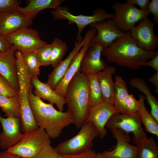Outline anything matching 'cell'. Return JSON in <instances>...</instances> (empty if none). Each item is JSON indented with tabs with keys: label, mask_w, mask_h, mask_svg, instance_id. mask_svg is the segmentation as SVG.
I'll list each match as a JSON object with an SVG mask.
<instances>
[{
	"label": "cell",
	"mask_w": 158,
	"mask_h": 158,
	"mask_svg": "<svg viewBox=\"0 0 158 158\" xmlns=\"http://www.w3.org/2000/svg\"><path fill=\"white\" fill-rule=\"evenodd\" d=\"M158 53L157 51H146L139 48L128 31L111 46L104 49L102 54L110 63L136 70L141 66H147V61Z\"/></svg>",
	"instance_id": "6da1fadb"
},
{
	"label": "cell",
	"mask_w": 158,
	"mask_h": 158,
	"mask_svg": "<svg viewBox=\"0 0 158 158\" xmlns=\"http://www.w3.org/2000/svg\"><path fill=\"white\" fill-rule=\"evenodd\" d=\"M51 13L55 20H66L68 21L69 24H75L77 25L78 28L77 40L82 37V32L88 25L101 22L107 19L112 18L114 16V13H108L106 10L101 8L95 9L92 15L88 16L73 15L69 11L67 8L61 7L53 10Z\"/></svg>",
	"instance_id": "ba28073f"
},
{
	"label": "cell",
	"mask_w": 158,
	"mask_h": 158,
	"mask_svg": "<svg viewBox=\"0 0 158 158\" xmlns=\"http://www.w3.org/2000/svg\"><path fill=\"white\" fill-rule=\"evenodd\" d=\"M111 132L117 144L113 150L102 152L105 156L108 158H136L138 146L129 144L131 140L129 135L119 129H111Z\"/></svg>",
	"instance_id": "2e32d148"
},
{
	"label": "cell",
	"mask_w": 158,
	"mask_h": 158,
	"mask_svg": "<svg viewBox=\"0 0 158 158\" xmlns=\"http://www.w3.org/2000/svg\"><path fill=\"white\" fill-rule=\"evenodd\" d=\"M30 105L38 127L44 130L50 139L59 137L66 127L73 123L71 114L55 109L44 102L32 91L29 94Z\"/></svg>",
	"instance_id": "7a4b0ae2"
},
{
	"label": "cell",
	"mask_w": 158,
	"mask_h": 158,
	"mask_svg": "<svg viewBox=\"0 0 158 158\" xmlns=\"http://www.w3.org/2000/svg\"><path fill=\"white\" fill-rule=\"evenodd\" d=\"M31 81L34 87L35 95L53 105L55 104L59 110L63 111L64 105L66 104L64 97L58 94L46 83L41 82L38 77L32 78Z\"/></svg>",
	"instance_id": "44dd1931"
},
{
	"label": "cell",
	"mask_w": 158,
	"mask_h": 158,
	"mask_svg": "<svg viewBox=\"0 0 158 158\" xmlns=\"http://www.w3.org/2000/svg\"><path fill=\"white\" fill-rule=\"evenodd\" d=\"M0 108L6 117H20V103L18 95L11 97L0 95Z\"/></svg>",
	"instance_id": "4316f807"
},
{
	"label": "cell",
	"mask_w": 158,
	"mask_h": 158,
	"mask_svg": "<svg viewBox=\"0 0 158 158\" xmlns=\"http://www.w3.org/2000/svg\"><path fill=\"white\" fill-rule=\"evenodd\" d=\"M142 124L138 114L131 115L118 113L114 115L109 118L106 126L111 129H119L126 133H133V142L138 145L148 138Z\"/></svg>",
	"instance_id": "9c48e42d"
},
{
	"label": "cell",
	"mask_w": 158,
	"mask_h": 158,
	"mask_svg": "<svg viewBox=\"0 0 158 158\" xmlns=\"http://www.w3.org/2000/svg\"><path fill=\"white\" fill-rule=\"evenodd\" d=\"M34 158H63V157L62 155L57 152L51 145H49L44 147Z\"/></svg>",
	"instance_id": "d590c367"
},
{
	"label": "cell",
	"mask_w": 158,
	"mask_h": 158,
	"mask_svg": "<svg viewBox=\"0 0 158 158\" xmlns=\"http://www.w3.org/2000/svg\"><path fill=\"white\" fill-rule=\"evenodd\" d=\"M97 30V34L91 42L101 44L104 49L111 46L117 39L124 36L126 33L118 29L111 18L90 25Z\"/></svg>",
	"instance_id": "e0dca14e"
},
{
	"label": "cell",
	"mask_w": 158,
	"mask_h": 158,
	"mask_svg": "<svg viewBox=\"0 0 158 158\" xmlns=\"http://www.w3.org/2000/svg\"><path fill=\"white\" fill-rule=\"evenodd\" d=\"M124 103L129 114L135 115L138 114V100L132 94H127Z\"/></svg>",
	"instance_id": "e575fe53"
},
{
	"label": "cell",
	"mask_w": 158,
	"mask_h": 158,
	"mask_svg": "<svg viewBox=\"0 0 158 158\" xmlns=\"http://www.w3.org/2000/svg\"><path fill=\"white\" fill-rule=\"evenodd\" d=\"M91 40H88L83 46L73 59L64 75L54 89V90L60 95L64 97L68 83L75 74L80 71L82 59L89 46Z\"/></svg>",
	"instance_id": "ffe728a7"
},
{
	"label": "cell",
	"mask_w": 158,
	"mask_h": 158,
	"mask_svg": "<svg viewBox=\"0 0 158 158\" xmlns=\"http://www.w3.org/2000/svg\"><path fill=\"white\" fill-rule=\"evenodd\" d=\"M104 49L101 44L91 42L82 59L80 71L87 75L96 73L105 69L107 65L101 58Z\"/></svg>",
	"instance_id": "9a60e30c"
},
{
	"label": "cell",
	"mask_w": 158,
	"mask_h": 158,
	"mask_svg": "<svg viewBox=\"0 0 158 158\" xmlns=\"http://www.w3.org/2000/svg\"><path fill=\"white\" fill-rule=\"evenodd\" d=\"M89 83L87 75L78 71L68 83L64 96L68 111L73 123L80 128L86 121L91 108Z\"/></svg>",
	"instance_id": "3957f363"
},
{
	"label": "cell",
	"mask_w": 158,
	"mask_h": 158,
	"mask_svg": "<svg viewBox=\"0 0 158 158\" xmlns=\"http://www.w3.org/2000/svg\"><path fill=\"white\" fill-rule=\"evenodd\" d=\"M0 95L8 97H11L18 95V92L0 74Z\"/></svg>",
	"instance_id": "836d02e7"
},
{
	"label": "cell",
	"mask_w": 158,
	"mask_h": 158,
	"mask_svg": "<svg viewBox=\"0 0 158 158\" xmlns=\"http://www.w3.org/2000/svg\"><path fill=\"white\" fill-rule=\"evenodd\" d=\"M21 1L18 0H0V13L18 11Z\"/></svg>",
	"instance_id": "d6a6232c"
},
{
	"label": "cell",
	"mask_w": 158,
	"mask_h": 158,
	"mask_svg": "<svg viewBox=\"0 0 158 158\" xmlns=\"http://www.w3.org/2000/svg\"><path fill=\"white\" fill-rule=\"evenodd\" d=\"M16 50L21 52H32L47 44L42 40L37 30L25 28L5 36Z\"/></svg>",
	"instance_id": "30bf717a"
},
{
	"label": "cell",
	"mask_w": 158,
	"mask_h": 158,
	"mask_svg": "<svg viewBox=\"0 0 158 158\" xmlns=\"http://www.w3.org/2000/svg\"><path fill=\"white\" fill-rule=\"evenodd\" d=\"M16 51L12 45L8 50L0 53V74L18 93V79L15 55Z\"/></svg>",
	"instance_id": "ac0fdd59"
},
{
	"label": "cell",
	"mask_w": 158,
	"mask_h": 158,
	"mask_svg": "<svg viewBox=\"0 0 158 158\" xmlns=\"http://www.w3.org/2000/svg\"><path fill=\"white\" fill-rule=\"evenodd\" d=\"M89 83V96L91 107L104 101L97 73L87 75Z\"/></svg>",
	"instance_id": "83f0119b"
},
{
	"label": "cell",
	"mask_w": 158,
	"mask_h": 158,
	"mask_svg": "<svg viewBox=\"0 0 158 158\" xmlns=\"http://www.w3.org/2000/svg\"><path fill=\"white\" fill-rule=\"evenodd\" d=\"M115 71L116 68L114 67L109 66L104 70L97 73L103 99L112 105L114 104V84L112 75Z\"/></svg>",
	"instance_id": "7402d4cb"
},
{
	"label": "cell",
	"mask_w": 158,
	"mask_h": 158,
	"mask_svg": "<svg viewBox=\"0 0 158 158\" xmlns=\"http://www.w3.org/2000/svg\"><path fill=\"white\" fill-rule=\"evenodd\" d=\"M97 34L96 29L92 27L85 33L83 38L77 40L74 47L68 56L58 63L49 74L46 83L54 90L60 81L63 78L71 65L73 59L83 46L87 41L91 40Z\"/></svg>",
	"instance_id": "8fae6325"
},
{
	"label": "cell",
	"mask_w": 158,
	"mask_h": 158,
	"mask_svg": "<svg viewBox=\"0 0 158 158\" xmlns=\"http://www.w3.org/2000/svg\"><path fill=\"white\" fill-rule=\"evenodd\" d=\"M0 122L3 129L0 133V147L7 150L18 143L23 136L20 119L13 117L4 118L0 114Z\"/></svg>",
	"instance_id": "4fadbf2b"
},
{
	"label": "cell",
	"mask_w": 158,
	"mask_h": 158,
	"mask_svg": "<svg viewBox=\"0 0 158 158\" xmlns=\"http://www.w3.org/2000/svg\"><path fill=\"white\" fill-rule=\"evenodd\" d=\"M129 83L132 87L136 88L145 95V97L151 107V114L158 122V101L151 93L150 89L145 81L142 78H135L131 79Z\"/></svg>",
	"instance_id": "cb8c5ba5"
},
{
	"label": "cell",
	"mask_w": 158,
	"mask_h": 158,
	"mask_svg": "<svg viewBox=\"0 0 158 158\" xmlns=\"http://www.w3.org/2000/svg\"><path fill=\"white\" fill-rule=\"evenodd\" d=\"M149 13L153 16L155 24L158 23V0H152L150 1L147 9Z\"/></svg>",
	"instance_id": "74e56055"
},
{
	"label": "cell",
	"mask_w": 158,
	"mask_h": 158,
	"mask_svg": "<svg viewBox=\"0 0 158 158\" xmlns=\"http://www.w3.org/2000/svg\"><path fill=\"white\" fill-rule=\"evenodd\" d=\"M138 146L136 158H158V148L153 138H148Z\"/></svg>",
	"instance_id": "f1b7e54d"
},
{
	"label": "cell",
	"mask_w": 158,
	"mask_h": 158,
	"mask_svg": "<svg viewBox=\"0 0 158 158\" xmlns=\"http://www.w3.org/2000/svg\"><path fill=\"white\" fill-rule=\"evenodd\" d=\"M12 45L8 41L5 36L0 34V53L8 50Z\"/></svg>",
	"instance_id": "ab89813d"
},
{
	"label": "cell",
	"mask_w": 158,
	"mask_h": 158,
	"mask_svg": "<svg viewBox=\"0 0 158 158\" xmlns=\"http://www.w3.org/2000/svg\"><path fill=\"white\" fill-rule=\"evenodd\" d=\"M51 65L54 68L62 61L68 50L66 43L61 39L55 38L51 43Z\"/></svg>",
	"instance_id": "f546056e"
},
{
	"label": "cell",
	"mask_w": 158,
	"mask_h": 158,
	"mask_svg": "<svg viewBox=\"0 0 158 158\" xmlns=\"http://www.w3.org/2000/svg\"><path fill=\"white\" fill-rule=\"evenodd\" d=\"M79 131L73 137L59 143L55 148L60 154H78L91 149L94 140L99 136L95 126L90 121H86Z\"/></svg>",
	"instance_id": "5b68a950"
},
{
	"label": "cell",
	"mask_w": 158,
	"mask_h": 158,
	"mask_svg": "<svg viewBox=\"0 0 158 158\" xmlns=\"http://www.w3.org/2000/svg\"><path fill=\"white\" fill-rule=\"evenodd\" d=\"M96 158H108L103 153H97Z\"/></svg>",
	"instance_id": "ee69618b"
},
{
	"label": "cell",
	"mask_w": 158,
	"mask_h": 158,
	"mask_svg": "<svg viewBox=\"0 0 158 158\" xmlns=\"http://www.w3.org/2000/svg\"><path fill=\"white\" fill-rule=\"evenodd\" d=\"M32 22V19L18 11L0 13V34L6 36L22 28H29Z\"/></svg>",
	"instance_id": "d6986e66"
},
{
	"label": "cell",
	"mask_w": 158,
	"mask_h": 158,
	"mask_svg": "<svg viewBox=\"0 0 158 158\" xmlns=\"http://www.w3.org/2000/svg\"><path fill=\"white\" fill-rule=\"evenodd\" d=\"M114 84L113 105L119 113L128 114L124 103V100L128 93L126 80L121 76H116Z\"/></svg>",
	"instance_id": "d4e9b609"
},
{
	"label": "cell",
	"mask_w": 158,
	"mask_h": 158,
	"mask_svg": "<svg viewBox=\"0 0 158 158\" xmlns=\"http://www.w3.org/2000/svg\"><path fill=\"white\" fill-rule=\"evenodd\" d=\"M51 44H47L35 51L38 61L40 66H47L51 65Z\"/></svg>",
	"instance_id": "1f68e13d"
},
{
	"label": "cell",
	"mask_w": 158,
	"mask_h": 158,
	"mask_svg": "<svg viewBox=\"0 0 158 158\" xmlns=\"http://www.w3.org/2000/svg\"><path fill=\"white\" fill-rule=\"evenodd\" d=\"M130 4L138 6L142 10H147L150 1L149 0H128L126 2Z\"/></svg>",
	"instance_id": "f35d334b"
},
{
	"label": "cell",
	"mask_w": 158,
	"mask_h": 158,
	"mask_svg": "<svg viewBox=\"0 0 158 158\" xmlns=\"http://www.w3.org/2000/svg\"><path fill=\"white\" fill-rule=\"evenodd\" d=\"M145 97L139 95L138 100V113L147 131L158 136V123L147 110L145 104Z\"/></svg>",
	"instance_id": "484cf974"
},
{
	"label": "cell",
	"mask_w": 158,
	"mask_h": 158,
	"mask_svg": "<svg viewBox=\"0 0 158 158\" xmlns=\"http://www.w3.org/2000/svg\"><path fill=\"white\" fill-rule=\"evenodd\" d=\"M114 11L111 18L116 26L123 32H128L137 22L148 17L150 13L147 10L138 9L126 2L116 1L111 5Z\"/></svg>",
	"instance_id": "52a82bcc"
},
{
	"label": "cell",
	"mask_w": 158,
	"mask_h": 158,
	"mask_svg": "<svg viewBox=\"0 0 158 158\" xmlns=\"http://www.w3.org/2000/svg\"><path fill=\"white\" fill-rule=\"evenodd\" d=\"M155 24L147 17L139 21L138 24L129 31L132 37L136 41L138 47L144 51L152 52L157 48L158 37L153 30Z\"/></svg>",
	"instance_id": "7c38bea8"
},
{
	"label": "cell",
	"mask_w": 158,
	"mask_h": 158,
	"mask_svg": "<svg viewBox=\"0 0 158 158\" xmlns=\"http://www.w3.org/2000/svg\"><path fill=\"white\" fill-rule=\"evenodd\" d=\"M51 143L45 131L38 127L24 133L20 141L7 150L22 158H34L44 147Z\"/></svg>",
	"instance_id": "8992f818"
},
{
	"label": "cell",
	"mask_w": 158,
	"mask_h": 158,
	"mask_svg": "<svg viewBox=\"0 0 158 158\" xmlns=\"http://www.w3.org/2000/svg\"><path fill=\"white\" fill-rule=\"evenodd\" d=\"M0 158H22L8 152L7 150L0 153Z\"/></svg>",
	"instance_id": "7bdbcfd3"
},
{
	"label": "cell",
	"mask_w": 158,
	"mask_h": 158,
	"mask_svg": "<svg viewBox=\"0 0 158 158\" xmlns=\"http://www.w3.org/2000/svg\"><path fill=\"white\" fill-rule=\"evenodd\" d=\"M149 82L152 83L155 87L154 91L155 93H158V72L153 74L152 76L148 79Z\"/></svg>",
	"instance_id": "b9f144b4"
},
{
	"label": "cell",
	"mask_w": 158,
	"mask_h": 158,
	"mask_svg": "<svg viewBox=\"0 0 158 158\" xmlns=\"http://www.w3.org/2000/svg\"><path fill=\"white\" fill-rule=\"evenodd\" d=\"M64 0H29L25 7H20L18 11L33 19L41 11L46 8L56 10L60 7Z\"/></svg>",
	"instance_id": "603a6c76"
},
{
	"label": "cell",
	"mask_w": 158,
	"mask_h": 158,
	"mask_svg": "<svg viewBox=\"0 0 158 158\" xmlns=\"http://www.w3.org/2000/svg\"><path fill=\"white\" fill-rule=\"evenodd\" d=\"M97 153L91 149L74 154H62L63 158H96Z\"/></svg>",
	"instance_id": "8d00e7d4"
},
{
	"label": "cell",
	"mask_w": 158,
	"mask_h": 158,
	"mask_svg": "<svg viewBox=\"0 0 158 158\" xmlns=\"http://www.w3.org/2000/svg\"><path fill=\"white\" fill-rule=\"evenodd\" d=\"M18 95L20 103L21 130L24 133L39 127L30 108L29 94L33 87L28 71L25 65L17 66Z\"/></svg>",
	"instance_id": "277c9868"
},
{
	"label": "cell",
	"mask_w": 158,
	"mask_h": 158,
	"mask_svg": "<svg viewBox=\"0 0 158 158\" xmlns=\"http://www.w3.org/2000/svg\"><path fill=\"white\" fill-rule=\"evenodd\" d=\"M22 53L24 63L28 71L31 79L38 77L40 74V66L37 60L35 52Z\"/></svg>",
	"instance_id": "4dcf8cb0"
},
{
	"label": "cell",
	"mask_w": 158,
	"mask_h": 158,
	"mask_svg": "<svg viewBox=\"0 0 158 158\" xmlns=\"http://www.w3.org/2000/svg\"><path fill=\"white\" fill-rule=\"evenodd\" d=\"M119 113L113 105L103 101L100 104L91 107L86 121H90L95 126L102 139L107 135L105 127L109 118L114 115Z\"/></svg>",
	"instance_id": "5bb4252c"
},
{
	"label": "cell",
	"mask_w": 158,
	"mask_h": 158,
	"mask_svg": "<svg viewBox=\"0 0 158 158\" xmlns=\"http://www.w3.org/2000/svg\"><path fill=\"white\" fill-rule=\"evenodd\" d=\"M147 66L151 67L158 72V53L150 60L147 61Z\"/></svg>",
	"instance_id": "60d3db41"
}]
</instances>
